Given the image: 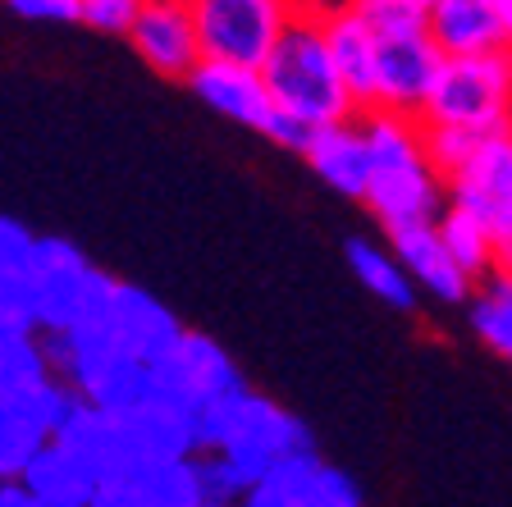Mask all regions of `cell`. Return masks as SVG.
Segmentation results:
<instances>
[{
	"instance_id": "obj_1",
	"label": "cell",
	"mask_w": 512,
	"mask_h": 507,
	"mask_svg": "<svg viewBox=\"0 0 512 507\" xmlns=\"http://www.w3.org/2000/svg\"><path fill=\"white\" fill-rule=\"evenodd\" d=\"M366 156H371V183H366V211L394 238L407 229H426L444 211V183L421 160L416 119H398L384 110L357 115Z\"/></svg>"
},
{
	"instance_id": "obj_2",
	"label": "cell",
	"mask_w": 512,
	"mask_h": 507,
	"mask_svg": "<svg viewBox=\"0 0 512 507\" xmlns=\"http://www.w3.org/2000/svg\"><path fill=\"white\" fill-rule=\"evenodd\" d=\"M261 83H266L270 106L279 115L307 124L311 133L330 124H352L357 106H352L348 87L339 83L325 51V37H320L316 23V5H293L288 23L279 32L270 60L261 64Z\"/></svg>"
},
{
	"instance_id": "obj_3",
	"label": "cell",
	"mask_w": 512,
	"mask_h": 507,
	"mask_svg": "<svg viewBox=\"0 0 512 507\" xmlns=\"http://www.w3.org/2000/svg\"><path fill=\"white\" fill-rule=\"evenodd\" d=\"M115 275L96 270L83 247L69 238H37L28 261V302L37 334H69L87 316L106 307Z\"/></svg>"
},
{
	"instance_id": "obj_4",
	"label": "cell",
	"mask_w": 512,
	"mask_h": 507,
	"mask_svg": "<svg viewBox=\"0 0 512 507\" xmlns=\"http://www.w3.org/2000/svg\"><path fill=\"white\" fill-rule=\"evenodd\" d=\"M512 119V55L490 51L471 60H444L416 124L462 128V133H499Z\"/></svg>"
},
{
	"instance_id": "obj_5",
	"label": "cell",
	"mask_w": 512,
	"mask_h": 507,
	"mask_svg": "<svg viewBox=\"0 0 512 507\" xmlns=\"http://www.w3.org/2000/svg\"><path fill=\"white\" fill-rule=\"evenodd\" d=\"M288 10V0H192L202 64H234L261 74L288 23Z\"/></svg>"
},
{
	"instance_id": "obj_6",
	"label": "cell",
	"mask_w": 512,
	"mask_h": 507,
	"mask_svg": "<svg viewBox=\"0 0 512 507\" xmlns=\"http://www.w3.org/2000/svg\"><path fill=\"white\" fill-rule=\"evenodd\" d=\"M302 453H311V430L302 425V416H293L288 407L270 402L266 393H247L243 412H238L224 448L211 457H220L238 476V485L247 489L252 480L266 476V471H275L279 462L302 457Z\"/></svg>"
},
{
	"instance_id": "obj_7",
	"label": "cell",
	"mask_w": 512,
	"mask_h": 507,
	"mask_svg": "<svg viewBox=\"0 0 512 507\" xmlns=\"http://www.w3.org/2000/svg\"><path fill=\"white\" fill-rule=\"evenodd\" d=\"M147 370H151V389H156L160 398L188 407V412L247 389L243 370L234 366V357H229L211 334H197V329H183L179 343Z\"/></svg>"
},
{
	"instance_id": "obj_8",
	"label": "cell",
	"mask_w": 512,
	"mask_h": 507,
	"mask_svg": "<svg viewBox=\"0 0 512 507\" xmlns=\"http://www.w3.org/2000/svg\"><path fill=\"white\" fill-rule=\"evenodd\" d=\"M444 206L467 211L490 233L512 224V128L476 138L467 165L444 183Z\"/></svg>"
},
{
	"instance_id": "obj_9",
	"label": "cell",
	"mask_w": 512,
	"mask_h": 507,
	"mask_svg": "<svg viewBox=\"0 0 512 507\" xmlns=\"http://www.w3.org/2000/svg\"><path fill=\"white\" fill-rule=\"evenodd\" d=\"M96 320L106 329L110 348L124 361H138V366H156L183 334V320L156 293H147L138 284H124V279H115V288H110L106 307L96 311Z\"/></svg>"
},
{
	"instance_id": "obj_10",
	"label": "cell",
	"mask_w": 512,
	"mask_h": 507,
	"mask_svg": "<svg viewBox=\"0 0 512 507\" xmlns=\"http://www.w3.org/2000/svg\"><path fill=\"white\" fill-rule=\"evenodd\" d=\"M128 46L151 74L188 83L192 69L202 64L192 0H138V19L128 28Z\"/></svg>"
},
{
	"instance_id": "obj_11",
	"label": "cell",
	"mask_w": 512,
	"mask_h": 507,
	"mask_svg": "<svg viewBox=\"0 0 512 507\" xmlns=\"http://www.w3.org/2000/svg\"><path fill=\"white\" fill-rule=\"evenodd\" d=\"M444 55L430 37H403V42H375V106L384 115L416 119L430 96Z\"/></svg>"
},
{
	"instance_id": "obj_12",
	"label": "cell",
	"mask_w": 512,
	"mask_h": 507,
	"mask_svg": "<svg viewBox=\"0 0 512 507\" xmlns=\"http://www.w3.org/2000/svg\"><path fill=\"white\" fill-rule=\"evenodd\" d=\"M51 444L74 457L87 476H92V485H106V480H128V476H133V466H138L124 425H119L115 416L92 412L87 402H78V412L60 425V434H55Z\"/></svg>"
},
{
	"instance_id": "obj_13",
	"label": "cell",
	"mask_w": 512,
	"mask_h": 507,
	"mask_svg": "<svg viewBox=\"0 0 512 507\" xmlns=\"http://www.w3.org/2000/svg\"><path fill=\"white\" fill-rule=\"evenodd\" d=\"M316 23L339 83L348 87L357 115L375 106V37L352 5H316Z\"/></svg>"
},
{
	"instance_id": "obj_14",
	"label": "cell",
	"mask_w": 512,
	"mask_h": 507,
	"mask_svg": "<svg viewBox=\"0 0 512 507\" xmlns=\"http://www.w3.org/2000/svg\"><path fill=\"white\" fill-rule=\"evenodd\" d=\"M188 87L206 110L234 119V124L256 128V133H266V124L275 119L266 83H261V74H252V69H234V64H197L192 78H188Z\"/></svg>"
},
{
	"instance_id": "obj_15",
	"label": "cell",
	"mask_w": 512,
	"mask_h": 507,
	"mask_svg": "<svg viewBox=\"0 0 512 507\" xmlns=\"http://www.w3.org/2000/svg\"><path fill=\"white\" fill-rule=\"evenodd\" d=\"M426 37L444 60H471V55L503 51V32L494 0H430Z\"/></svg>"
},
{
	"instance_id": "obj_16",
	"label": "cell",
	"mask_w": 512,
	"mask_h": 507,
	"mask_svg": "<svg viewBox=\"0 0 512 507\" xmlns=\"http://www.w3.org/2000/svg\"><path fill=\"white\" fill-rule=\"evenodd\" d=\"M302 160L311 165V174H320L325 188H334L339 197L362 201L366 197V183H371V156H366V142H362V128L357 119L352 124H330V128H316L302 151Z\"/></svg>"
},
{
	"instance_id": "obj_17",
	"label": "cell",
	"mask_w": 512,
	"mask_h": 507,
	"mask_svg": "<svg viewBox=\"0 0 512 507\" xmlns=\"http://www.w3.org/2000/svg\"><path fill=\"white\" fill-rule=\"evenodd\" d=\"M119 425H124L138 462H179V457H197L192 412L170 398H160V393H151L138 412L124 416Z\"/></svg>"
},
{
	"instance_id": "obj_18",
	"label": "cell",
	"mask_w": 512,
	"mask_h": 507,
	"mask_svg": "<svg viewBox=\"0 0 512 507\" xmlns=\"http://www.w3.org/2000/svg\"><path fill=\"white\" fill-rule=\"evenodd\" d=\"M389 252H394V261L403 265V275L412 279V288H426L430 297H439V302H448V307L467 302L471 288H476L458 270V265L448 261L444 243L435 238V224H426V229L394 233V238H389Z\"/></svg>"
},
{
	"instance_id": "obj_19",
	"label": "cell",
	"mask_w": 512,
	"mask_h": 507,
	"mask_svg": "<svg viewBox=\"0 0 512 507\" xmlns=\"http://www.w3.org/2000/svg\"><path fill=\"white\" fill-rule=\"evenodd\" d=\"M32 243H37V233H28L10 215H0V325L10 329H32V302H28Z\"/></svg>"
},
{
	"instance_id": "obj_20",
	"label": "cell",
	"mask_w": 512,
	"mask_h": 507,
	"mask_svg": "<svg viewBox=\"0 0 512 507\" xmlns=\"http://www.w3.org/2000/svg\"><path fill=\"white\" fill-rule=\"evenodd\" d=\"M74 393L87 402V407H92V412L124 421V416L138 412V407H142V402H147L156 389H151V370H147V366L115 357V361H106V366H96Z\"/></svg>"
},
{
	"instance_id": "obj_21",
	"label": "cell",
	"mask_w": 512,
	"mask_h": 507,
	"mask_svg": "<svg viewBox=\"0 0 512 507\" xmlns=\"http://www.w3.org/2000/svg\"><path fill=\"white\" fill-rule=\"evenodd\" d=\"M19 485L42 507H87L92 503V489H96L83 466L55 444H42V453L28 462Z\"/></svg>"
},
{
	"instance_id": "obj_22",
	"label": "cell",
	"mask_w": 512,
	"mask_h": 507,
	"mask_svg": "<svg viewBox=\"0 0 512 507\" xmlns=\"http://www.w3.org/2000/svg\"><path fill=\"white\" fill-rule=\"evenodd\" d=\"M320 471H325V462L316 453L288 457V462H279L261 480H252L247 494L238 498V507H316Z\"/></svg>"
},
{
	"instance_id": "obj_23",
	"label": "cell",
	"mask_w": 512,
	"mask_h": 507,
	"mask_svg": "<svg viewBox=\"0 0 512 507\" xmlns=\"http://www.w3.org/2000/svg\"><path fill=\"white\" fill-rule=\"evenodd\" d=\"M348 265H352V275H357V284H362L371 297H380L384 307H394V311H412L416 307L412 279L403 275V265L394 261L389 247H375L371 238H352L348 243Z\"/></svg>"
},
{
	"instance_id": "obj_24",
	"label": "cell",
	"mask_w": 512,
	"mask_h": 507,
	"mask_svg": "<svg viewBox=\"0 0 512 507\" xmlns=\"http://www.w3.org/2000/svg\"><path fill=\"white\" fill-rule=\"evenodd\" d=\"M467 320L476 338L503 361H512V279L490 270L467 297Z\"/></svg>"
},
{
	"instance_id": "obj_25",
	"label": "cell",
	"mask_w": 512,
	"mask_h": 507,
	"mask_svg": "<svg viewBox=\"0 0 512 507\" xmlns=\"http://www.w3.org/2000/svg\"><path fill=\"white\" fill-rule=\"evenodd\" d=\"M435 238L444 243L448 261L458 265L471 284H480V279L494 270V233L485 229L480 220H471L467 211L444 206V211H439V220H435Z\"/></svg>"
},
{
	"instance_id": "obj_26",
	"label": "cell",
	"mask_w": 512,
	"mask_h": 507,
	"mask_svg": "<svg viewBox=\"0 0 512 507\" xmlns=\"http://www.w3.org/2000/svg\"><path fill=\"white\" fill-rule=\"evenodd\" d=\"M128 480L138 485V494L147 507H206L202 480H197V457H179V462H138Z\"/></svg>"
},
{
	"instance_id": "obj_27",
	"label": "cell",
	"mask_w": 512,
	"mask_h": 507,
	"mask_svg": "<svg viewBox=\"0 0 512 507\" xmlns=\"http://www.w3.org/2000/svg\"><path fill=\"white\" fill-rule=\"evenodd\" d=\"M42 380H51L46 357H42V338L32 334V329L0 325V402L19 398L23 389H32V384H42Z\"/></svg>"
},
{
	"instance_id": "obj_28",
	"label": "cell",
	"mask_w": 512,
	"mask_h": 507,
	"mask_svg": "<svg viewBox=\"0 0 512 507\" xmlns=\"http://www.w3.org/2000/svg\"><path fill=\"white\" fill-rule=\"evenodd\" d=\"M352 10L371 28L375 42L426 37V23H430V0H352Z\"/></svg>"
},
{
	"instance_id": "obj_29",
	"label": "cell",
	"mask_w": 512,
	"mask_h": 507,
	"mask_svg": "<svg viewBox=\"0 0 512 507\" xmlns=\"http://www.w3.org/2000/svg\"><path fill=\"white\" fill-rule=\"evenodd\" d=\"M42 434L32 430L10 402H0V485H19L28 462L42 453Z\"/></svg>"
},
{
	"instance_id": "obj_30",
	"label": "cell",
	"mask_w": 512,
	"mask_h": 507,
	"mask_svg": "<svg viewBox=\"0 0 512 507\" xmlns=\"http://www.w3.org/2000/svg\"><path fill=\"white\" fill-rule=\"evenodd\" d=\"M416 142H421V160L435 174L439 183H448L467 165L471 147H476V133H462V128H435V124H416Z\"/></svg>"
},
{
	"instance_id": "obj_31",
	"label": "cell",
	"mask_w": 512,
	"mask_h": 507,
	"mask_svg": "<svg viewBox=\"0 0 512 507\" xmlns=\"http://www.w3.org/2000/svg\"><path fill=\"white\" fill-rule=\"evenodd\" d=\"M138 19V0H78V23L101 37H128Z\"/></svg>"
},
{
	"instance_id": "obj_32",
	"label": "cell",
	"mask_w": 512,
	"mask_h": 507,
	"mask_svg": "<svg viewBox=\"0 0 512 507\" xmlns=\"http://www.w3.org/2000/svg\"><path fill=\"white\" fill-rule=\"evenodd\" d=\"M316 507H366L362 489H357V480L348 476V471H339V466H325L320 471V498Z\"/></svg>"
},
{
	"instance_id": "obj_33",
	"label": "cell",
	"mask_w": 512,
	"mask_h": 507,
	"mask_svg": "<svg viewBox=\"0 0 512 507\" xmlns=\"http://www.w3.org/2000/svg\"><path fill=\"white\" fill-rule=\"evenodd\" d=\"M10 14L28 23H78V0H14Z\"/></svg>"
},
{
	"instance_id": "obj_34",
	"label": "cell",
	"mask_w": 512,
	"mask_h": 507,
	"mask_svg": "<svg viewBox=\"0 0 512 507\" xmlns=\"http://www.w3.org/2000/svg\"><path fill=\"white\" fill-rule=\"evenodd\" d=\"M266 138L275 142V147H284V151H293V156H302V151H307V142H311V128L275 110V119L266 124Z\"/></svg>"
},
{
	"instance_id": "obj_35",
	"label": "cell",
	"mask_w": 512,
	"mask_h": 507,
	"mask_svg": "<svg viewBox=\"0 0 512 507\" xmlns=\"http://www.w3.org/2000/svg\"><path fill=\"white\" fill-rule=\"evenodd\" d=\"M87 507H147L133 480H106V485L92 489V503Z\"/></svg>"
},
{
	"instance_id": "obj_36",
	"label": "cell",
	"mask_w": 512,
	"mask_h": 507,
	"mask_svg": "<svg viewBox=\"0 0 512 507\" xmlns=\"http://www.w3.org/2000/svg\"><path fill=\"white\" fill-rule=\"evenodd\" d=\"M494 270L512 279V224L494 233Z\"/></svg>"
},
{
	"instance_id": "obj_37",
	"label": "cell",
	"mask_w": 512,
	"mask_h": 507,
	"mask_svg": "<svg viewBox=\"0 0 512 507\" xmlns=\"http://www.w3.org/2000/svg\"><path fill=\"white\" fill-rule=\"evenodd\" d=\"M0 507H42L23 485H0Z\"/></svg>"
},
{
	"instance_id": "obj_38",
	"label": "cell",
	"mask_w": 512,
	"mask_h": 507,
	"mask_svg": "<svg viewBox=\"0 0 512 507\" xmlns=\"http://www.w3.org/2000/svg\"><path fill=\"white\" fill-rule=\"evenodd\" d=\"M494 14H499V32H503V51L512 55V0H494Z\"/></svg>"
},
{
	"instance_id": "obj_39",
	"label": "cell",
	"mask_w": 512,
	"mask_h": 507,
	"mask_svg": "<svg viewBox=\"0 0 512 507\" xmlns=\"http://www.w3.org/2000/svg\"><path fill=\"white\" fill-rule=\"evenodd\" d=\"M508 128H512V119H508Z\"/></svg>"
}]
</instances>
